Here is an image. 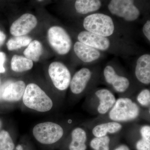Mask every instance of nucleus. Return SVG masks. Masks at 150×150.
<instances>
[{"mask_svg":"<svg viewBox=\"0 0 150 150\" xmlns=\"http://www.w3.org/2000/svg\"><path fill=\"white\" fill-rule=\"evenodd\" d=\"M22 98L26 107L38 112H47L53 107L52 100L36 84L28 85Z\"/></svg>","mask_w":150,"mask_h":150,"instance_id":"f257e3e1","label":"nucleus"},{"mask_svg":"<svg viewBox=\"0 0 150 150\" xmlns=\"http://www.w3.org/2000/svg\"><path fill=\"white\" fill-rule=\"evenodd\" d=\"M83 26L85 30L104 37L111 36L115 31V25L112 18L103 13L91 14L86 17Z\"/></svg>","mask_w":150,"mask_h":150,"instance_id":"f03ea898","label":"nucleus"},{"mask_svg":"<svg viewBox=\"0 0 150 150\" xmlns=\"http://www.w3.org/2000/svg\"><path fill=\"white\" fill-rule=\"evenodd\" d=\"M139 112V108L132 100L121 98L116 100L109 116L111 120L115 122H125L136 119Z\"/></svg>","mask_w":150,"mask_h":150,"instance_id":"7ed1b4c3","label":"nucleus"},{"mask_svg":"<svg viewBox=\"0 0 150 150\" xmlns=\"http://www.w3.org/2000/svg\"><path fill=\"white\" fill-rule=\"evenodd\" d=\"M36 140L43 144H52L63 137L64 131L62 126L57 123L46 122L38 123L33 130Z\"/></svg>","mask_w":150,"mask_h":150,"instance_id":"20e7f679","label":"nucleus"},{"mask_svg":"<svg viewBox=\"0 0 150 150\" xmlns=\"http://www.w3.org/2000/svg\"><path fill=\"white\" fill-rule=\"evenodd\" d=\"M47 35L49 44L57 54L65 55L69 52L72 41L64 28L59 26H52L48 29Z\"/></svg>","mask_w":150,"mask_h":150,"instance_id":"39448f33","label":"nucleus"},{"mask_svg":"<svg viewBox=\"0 0 150 150\" xmlns=\"http://www.w3.org/2000/svg\"><path fill=\"white\" fill-rule=\"evenodd\" d=\"M108 7L112 15L126 21H135L140 16L139 10L134 4V0H111Z\"/></svg>","mask_w":150,"mask_h":150,"instance_id":"423d86ee","label":"nucleus"},{"mask_svg":"<svg viewBox=\"0 0 150 150\" xmlns=\"http://www.w3.org/2000/svg\"><path fill=\"white\" fill-rule=\"evenodd\" d=\"M48 74L56 88L64 91L69 87L71 79V73L64 64L58 62H52L48 68Z\"/></svg>","mask_w":150,"mask_h":150,"instance_id":"0eeeda50","label":"nucleus"},{"mask_svg":"<svg viewBox=\"0 0 150 150\" xmlns=\"http://www.w3.org/2000/svg\"><path fill=\"white\" fill-rule=\"evenodd\" d=\"M23 81H8L0 85V101L16 102L22 98L25 88Z\"/></svg>","mask_w":150,"mask_h":150,"instance_id":"6e6552de","label":"nucleus"},{"mask_svg":"<svg viewBox=\"0 0 150 150\" xmlns=\"http://www.w3.org/2000/svg\"><path fill=\"white\" fill-rule=\"evenodd\" d=\"M37 23V18L34 15L24 14L12 23L10 32L14 36L25 35L36 27Z\"/></svg>","mask_w":150,"mask_h":150,"instance_id":"1a4fd4ad","label":"nucleus"},{"mask_svg":"<svg viewBox=\"0 0 150 150\" xmlns=\"http://www.w3.org/2000/svg\"><path fill=\"white\" fill-rule=\"evenodd\" d=\"M78 41L99 51H107L110 48V42L108 38L88 32L82 31L78 34Z\"/></svg>","mask_w":150,"mask_h":150,"instance_id":"9d476101","label":"nucleus"},{"mask_svg":"<svg viewBox=\"0 0 150 150\" xmlns=\"http://www.w3.org/2000/svg\"><path fill=\"white\" fill-rule=\"evenodd\" d=\"M103 75L106 82L112 85L116 91L124 92L129 88V80L125 77L117 74L112 66L108 65L104 68Z\"/></svg>","mask_w":150,"mask_h":150,"instance_id":"9b49d317","label":"nucleus"},{"mask_svg":"<svg viewBox=\"0 0 150 150\" xmlns=\"http://www.w3.org/2000/svg\"><path fill=\"white\" fill-rule=\"evenodd\" d=\"M91 76V71L87 68H82L75 73L70 82L72 92L75 94L81 93L86 88Z\"/></svg>","mask_w":150,"mask_h":150,"instance_id":"f8f14e48","label":"nucleus"},{"mask_svg":"<svg viewBox=\"0 0 150 150\" xmlns=\"http://www.w3.org/2000/svg\"><path fill=\"white\" fill-rule=\"evenodd\" d=\"M74 51L77 56L84 63H91L99 59L100 51L79 41H77L74 46Z\"/></svg>","mask_w":150,"mask_h":150,"instance_id":"ddd939ff","label":"nucleus"},{"mask_svg":"<svg viewBox=\"0 0 150 150\" xmlns=\"http://www.w3.org/2000/svg\"><path fill=\"white\" fill-rule=\"evenodd\" d=\"M138 81L145 85L150 83V55L143 54L137 59L135 71Z\"/></svg>","mask_w":150,"mask_h":150,"instance_id":"4468645a","label":"nucleus"},{"mask_svg":"<svg viewBox=\"0 0 150 150\" xmlns=\"http://www.w3.org/2000/svg\"><path fill=\"white\" fill-rule=\"evenodd\" d=\"M95 94L99 100L98 111L100 114H105L115 104L116 100L115 96L107 89L98 90L96 92Z\"/></svg>","mask_w":150,"mask_h":150,"instance_id":"2eb2a0df","label":"nucleus"},{"mask_svg":"<svg viewBox=\"0 0 150 150\" xmlns=\"http://www.w3.org/2000/svg\"><path fill=\"white\" fill-rule=\"evenodd\" d=\"M72 141L69 145L70 150H86L87 135L86 131L81 128H76L71 133Z\"/></svg>","mask_w":150,"mask_h":150,"instance_id":"dca6fc26","label":"nucleus"},{"mask_svg":"<svg viewBox=\"0 0 150 150\" xmlns=\"http://www.w3.org/2000/svg\"><path fill=\"white\" fill-rule=\"evenodd\" d=\"M101 5L100 0H76L75 8L78 13L85 15L98 10Z\"/></svg>","mask_w":150,"mask_h":150,"instance_id":"f3484780","label":"nucleus"},{"mask_svg":"<svg viewBox=\"0 0 150 150\" xmlns=\"http://www.w3.org/2000/svg\"><path fill=\"white\" fill-rule=\"evenodd\" d=\"M122 126L118 122H108L97 125L93 129L92 133L96 137L106 136L108 133L115 134L120 131Z\"/></svg>","mask_w":150,"mask_h":150,"instance_id":"a211bd4d","label":"nucleus"},{"mask_svg":"<svg viewBox=\"0 0 150 150\" xmlns=\"http://www.w3.org/2000/svg\"><path fill=\"white\" fill-rule=\"evenodd\" d=\"M32 60L23 56L14 55L11 61L12 70L16 72H22L31 69L33 67Z\"/></svg>","mask_w":150,"mask_h":150,"instance_id":"6ab92c4d","label":"nucleus"},{"mask_svg":"<svg viewBox=\"0 0 150 150\" xmlns=\"http://www.w3.org/2000/svg\"><path fill=\"white\" fill-rule=\"evenodd\" d=\"M43 52L42 44L37 40L31 41L27 48L25 50L23 54L26 58L32 60L33 62L39 61Z\"/></svg>","mask_w":150,"mask_h":150,"instance_id":"aec40b11","label":"nucleus"},{"mask_svg":"<svg viewBox=\"0 0 150 150\" xmlns=\"http://www.w3.org/2000/svg\"><path fill=\"white\" fill-rule=\"evenodd\" d=\"M31 41V38L25 35L15 36L8 40L7 43V47L9 51H14L27 46Z\"/></svg>","mask_w":150,"mask_h":150,"instance_id":"412c9836","label":"nucleus"},{"mask_svg":"<svg viewBox=\"0 0 150 150\" xmlns=\"http://www.w3.org/2000/svg\"><path fill=\"white\" fill-rule=\"evenodd\" d=\"M140 133L142 139L137 142V150H150V127L146 125L142 127Z\"/></svg>","mask_w":150,"mask_h":150,"instance_id":"4be33fe9","label":"nucleus"},{"mask_svg":"<svg viewBox=\"0 0 150 150\" xmlns=\"http://www.w3.org/2000/svg\"><path fill=\"white\" fill-rule=\"evenodd\" d=\"M110 139L108 136L96 137L91 140L90 146L94 150H110Z\"/></svg>","mask_w":150,"mask_h":150,"instance_id":"5701e85b","label":"nucleus"},{"mask_svg":"<svg viewBox=\"0 0 150 150\" xmlns=\"http://www.w3.org/2000/svg\"><path fill=\"white\" fill-rule=\"evenodd\" d=\"M15 145L8 131L2 130L0 132V150H13Z\"/></svg>","mask_w":150,"mask_h":150,"instance_id":"b1692460","label":"nucleus"},{"mask_svg":"<svg viewBox=\"0 0 150 150\" xmlns=\"http://www.w3.org/2000/svg\"><path fill=\"white\" fill-rule=\"evenodd\" d=\"M137 100L140 104L144 106L149 105L150 103V91L147 89L143 90L138 95Z\"/></svg>","mask_w":150,"mask_h":150,"instance_id":"393cba45","label":"nucleus"},{"mask_svg":"<svg viewBox=\"0 0 150 150\" xmlns=\"http://www.w3.org/2000/svg\"><path fill=\"white\" fill-rule=\"evenodd\" d=\"M143 32L146 38L149 41H150V21H146L143 25Z\"/></svg>","mask_w":150,"mask_h":150,"instance_id":"a878e982","label":"nucleus"},{"mask_svg":"<svg viewBox=\"0 0 150 150\" xmlns=\"http://www.w3.org/2000/svg\"><path fill=\"white\" fill-rule=\"evenodd\" d=\"M6 60L5 54L4 52H0V73L5 72V69L4 67V64Z\"/></svg>","mask_w":150,"mask_h":150,"instance_id":"bb28decb","label":"nucleus"},{"mask_svg":"<svg viewBox=\"0 0 150 150\" xmlns=\"http://www.w3.org/2000/svg\"><path fill=\"white\" fill-rule=\"evenodd\" d=\"M6 39V35L4 32L0 30V46H2Z\"/></svg>","mask_w":150,"mask_h":150,"instance_id":"cd10ccee","label":"nucleus"},{"mask_svg":"<svg viewBox=\"0 0 150 150\" xmlns=\"http://www.w3.org/2000/svg\"><path fill=\"white\" fill-rule=\"evenodd\" d=\"M114 150H130L129 147L125 145H122L116 148Z\"/></svg>","mask_w":150,"mask_h":150,"instance_id":"c85d7f7f","label":"nucleus"},{"mask_svg":"<svg viewBox=\"0 0 150 150\" xmlns=\"http://www.w3.org/2000/svg\"><path fill=\"white\" fill-rule=\"evenodd\" d=\"M16 150H23V148L21 145H19L17 146Z\"/></svg>","mask_w":150,"mask_h":150,"instance_id":"c756f323","label":"nucleus"},{"mask_svg":"<svg viewBox=\"0 0 150 150\" xmlns=\"http://www.w3.org/2000/svg\"><path fill=\"white\" fill-rule=\"evenodd\" d=\"M38 1H43V0H38Z\"/></svg>","mask_w":150,"mask_h":150,"instance_id":"7c9ffc66","label":"nucleus"},{"mask_svg":"<svg viewBox=\"0 0 150 150\" xmlns=\"http://www.w3.org/2000/svg\"><path fill=\"white\" fill-rule=\"evenodd\" d=\"M0 84H1V80H0Z\"/></svg>","mask_w":150,"mask_h":150,"instance_id":"2f4dec72","label":"nucleus"},{"mask_svg":"<svg viewBox=\"0 0 150 150\" xmlns=\"http://www.w3.org/2000/svg\"><path fill=\"white\" fill-rule=\"evenodd\" d=\"M0 126H1V123H0Z\"/></svg>","mask_w":150,"mask_h":150,"instance_id":"473e14b6","label":"nucleus"}]
</instances>
